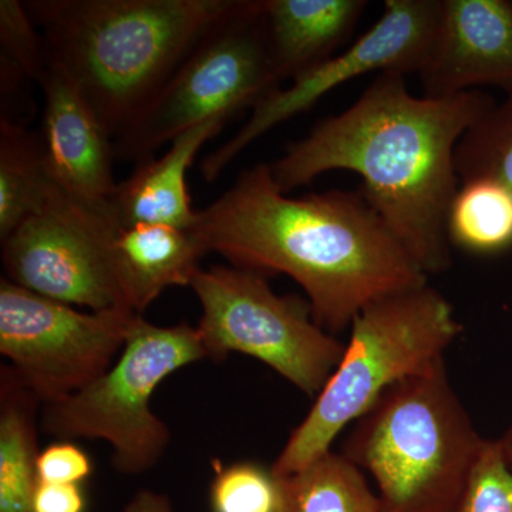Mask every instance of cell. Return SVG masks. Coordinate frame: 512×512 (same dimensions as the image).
Returning <instances> with one entry per match:
<instances>
[{"label":"cell","instance_id":"6","mask_svg":"<svg viewBox=\"0 0 512 512\" xmlns=\"http://www.w3.org/2000/svg\"><path fill=\"white\" fill-rule=\"evenodd\" d=\"M204 359L207 352L197 328L153 325L138 315L119 359L79 392L46 404L42 429L64 441H106L119 473H147L171 440L167 424L151 410V396L168 376Z\"/></svg>","mask_w":512,"mask_h":512},{"label":"cell","instance_id":"27","mask_svg":"<svg viewBox=\"0 0 512 512\" xmlns=\"http://www.w3.org/2000/svg\"><path fill=\"white\" fill-rule=\"evenodd\" d=\"M123 512H177L167 495L151 490L138 491Z\"/></svg>","mask_w":512,"mask_h":512},{"label":"cell","instance_id":"23","mask_svg":"<svg viewBox=\"0 0 512 512\" xmlns=\"http://www.w3.org/2000/svg\"><path fill=\"white\" fill-rule=\"evenodd\" d=\"M453 512H512V470L500 440H485Z\"/></svg>","mask_w":512,"mask_h":512},{"label":"cell","instance_id":"3","mask_svg":"<svg viewBox=\"0 0 512 512\" xmlns=\"http://www.w3.org/2000/svg\"><path fill=\"white\" fill-rule=\"evenodd\" d=\"M239 0H32L62 64L116 138Z\"/></svg>","mask_w":512,"mask_h":512},{"label":"cell","instance_id":"18","mask_svg":"<svg viewBox=\"0 0 512 512\" xmlns=\"http://www.w3.org/2000/svg\"><path fill=\"white\" fill-rule=\"evenodd\" d=\"M276 512H384L362 470L342 453H328L308 466L276 477Z\"/></svg>","mask_w":512,"mask_h":512},{"label":"cell","instance_id":"14","mask_svg":"<svg viewBox=\"0 0 512 512\" xmlns=\"http://www.w3.org/2000/svg\"><path fill=\"white\" fill-rule=\"evenodd\" d=\"M229 117L215 116L188 128L170 143L163 156L137 163L133 174L117 184L111 212L121 228L140 224L167 225L191 231L198 211L191 207L188 168L202 146L220 133Z\"/></svg>","mask_w":512,"mask_h":512},{"label":"cell","instance_id":"16","mask_svg":"<svg viewBox=\"0 0 512 512\" xmlns=\"http://www.w3.org/2000/svg\"><path fill=\"white\" fill-rule=\"evenodd\" d=\"M207 249L191 231L167 225L119 228L111 241V262L128 309L143 315L171 286H190Z\"/></svg>","mask_w":512,"mask_h":512},{"label":"cell","instance_id":"19","mask_svg":"<svg viewBox=\"0 0 512 512\" xmlns=\"http://www.w3.org/2000/svg\"><path fill=\"white\" fill-rule=\"evenodd\" d=\"M52 185L40 134L0 117V241L43 207Z\"/></svg>","mask_w":512,"mask_h":512},{"label":"cell","instance_id":"11","mask_svg":"<svg viewBox=\"0 0 512 512\" xmlns=\"http://www.w3.org/2000/svg\"><path fill=\"white\" fill-rule=\"evenodd\" d=\"M440 12L441 0H386L379 20L348 50L259 101L238 133L202 161V178L207 183L217 180L255 140L350 80L372 73L419 74L433 46Z\"/></svg>","mask_w":512,"mask_h":512},{"label":"cell","instance_id":"2","mask_svg":"<svg viewBox=\"0 0 512 512\" xmlns=\"http://www.w3.org/2000/svg\"><path fill=\"white\" fill-rule=\"evenodd\" d=\"M191 232L232 266L291 276L308 295L313 320L333 336L370 303L429 278L360 188L288 197L264 163L198 211Z\"/></svg>","mask_w":512,"mask_h":512},{"label":"cell","instance_id":"5","mask_svg":"<svg viewBox=\"0 0 512 512\" xmlns=\"http://www.w3.org/2000/svg\"><path fill=\"white\" fill-rule=\"evenodd\" d=\"M350 328L338 367L276 458L274 476H288L328 453L340 431L393 384L444 360L463 329L453 305L429 282L370 303Z\"/></svg>","mask_w":512,"mask_h":512},{"label":"cell","instance_id":"24","mask_svg":"<svg viewBox=\"0 0 512 512\" xmlns=\"http://www.w3.org/2000/svg\"><path fill=\"white\" fill-rule=\"evenodd\" d=\"M0 56L19 67L33 82H42L50 59L45 40L37 33L25 3L0 2Z\"/></svg>","mask_w":512,"mask_h":512},{"label":"cell","instance_id":"7","mask_svg":"<svg viewBox=\"0 0 512 512\" xmlns=\"http://www.w3.org/2000/svg\"><path fill=\"white\" fill-rule=\"evenodd\" d=\"M262 0H239L185 57L160 92L114 138L116 157L147 160L163 144L215 116L231 117L278 89Z\"/></svg>","mask_w":512,"mask_h":512},{"label":"cell","instance_id":"22","mask_svg":"<svg viewBox=\"0 0 512 512\" xmlns=\"http://www.w3.org/2000/svg\"><path fill=\"white\" fill-rule=\"evenodd\" d=\"M211 507L212 512H276V478L248 461L221 468L212 481Z\"/></svg>","mask_w":512,"mask_h":512},{"label":"cell","instance_id":"4","mask_svg":"<svg viewBox=\"0 0 512 512\" xmlns=\"http://www.w3.org/2000/svg\"><path fill=\"white\" fill-rule=\"evenodd\" d=\"M484 441L441 360L387 389L342 454L375 478L384 512H453Z\"/></svg>","mask_w":512,"mask_h":512},{"label":"cell","instance_id":"20","mask_svg":"<svg viewBox=\"0 0 512 512\" xmlns=\"http://www.w3.org/2000/svg\"><path fill=\"white\" fill-rule=\"evenodd\" d=\"M451 245L478 255H494L512 247V192L490 180L461 183L450 212Z\"/></svg>","mask_w":512,"mask_h":512},{"label":"cell","instance_id":"12","mask_svg":"<svg viewBox=\"0 0 512 512\" xmlns=\"http://www.w3.org/2000/svg\"><path fill=\"white\" fill-rule=\"evenodd\" d=\"M40 86L45 111L39 134L50 181L74 201L113 217L116 150L109 128L56 60L50 59Z\"/></svg>","mask_w":512,"mask_h":512},{"label":"cell","instance_id":"28","mask_svg":"<svg viewBox=\"0 0 512 512\" xmlns=\"http://www.w3.org/2000/svg\"><path fill=\"white\" fill-rule=\"evenodd\" d=\"M500 441L501 446H503L504 456L507 458L508 466H510L512 470V427L504 434V437H501Z\"/></svg>","mask_w":512,"mask_h":512},{"label":"cell","instance_id":"21","mask_svg":"<svg viewBox=\"0 0 512 512\" xmlns=\"http://www.w3.org/2000/svg\"><path fill=\"white\" fill-rule=\"evenodd\" d=\"M456 170L460 183L490 180L512 192V92L468 128L456 148Z\"/></svg>","mask_w":512,"mask_h":512},{"label":"cell","instance_id":"15","mask_svg":"<svg viewBox=\"0 0 512 512\" xmlns=\"http://www.w3.org/2000/svg\"><path fill=\"white\" fill-rule=\"evenodd\" d=\"M365 0H262L266 42L279 83L325 63L352 35Z\"/></svg>","mask_w":512,"mask_h":512},{"label":"cell","instance_id":"17","mask_svg":"<svg viewBox=\"0 0 512 512\" xmlns=\"http://www.w3.org/2000/svg\"><path fill=\"white\" fill-rule=\"evenodd\" d=\"M39 400L12 370H3L0 396V512H33L39 477L35 409Z\"/></svg>","mask_w":512,"mask_h":512},{"label":"cell","instance_id":"13","mask_svg":"<svg viewBox=\"0 0 512 512\" xmlns=\"http://www.w3.org/2000/svg\"><path fill=\"white\" fill-rule=\"evenodd\" d=\"M423 96L491 86L512 92V2L441 0L439 26L419 73Z\"/></svg>","mask_w":512,"mask_h":512},{"label":"cell","instance_id":"8","mask_svg":"<svg viewBox=\"0 0 512 512\" xmlns=\"http://www.w3.org/2000/svg\"><path fill=\"white\" fill-rule=\"evenodd\" d=\"M190 288L201 305L197 330L208 359L255 357L308 396H318L345 345L320 328L311 306L279 296L264 275L237 266L198 269Z\"/></svg>","mask_w":512,"mask_h":512},{"label":"cell","instance_id":"1","mask_svg":"<svg viewBox=\"0 0 512 512\" xmlns=\"http://www.w3.org/2000/svg\"><path fill=\"white\" fill-rule=\"evenodd\" d=\"M495 104L480 90L414 96L400 73L377 74L359 99L320 121L271 165L282 192L333 170L362 178L360 191L427 276L451 268L448 212L460 188L456 148Z\"/></svg>","mask_w":512,"mask_h":512},{"label":"cell","instance_id":"10","mask_svg":"<svg viewBox=\"0 0 512 512\" xmlns=\"http://www.w3.org/2000/svg\"><path fill=\"white\" fill-rule=\"evenodd\" d=\"M119 228L113 217L90 210L53 184L43 207L2 239L6 275L13 284L66 305L92 312L128 309L111 262Z\"/></svg>","mask_w":512,"mask_h":512},{"label":"cell","instance_id":"26","mask_svg":"<svg viewBox=\"0 0 512 512\" xmlns=\"http://www.w3.org/2000/svg\"><path fill=\"white\" fill-rule=\"evenodd\" d=\"M86 500L79 484L39 483L33 512H84Z\"/></svg>","mask_w":512,"mask_h":512},{"label":"cell","instance_id":"25","mask_svg":"<svg viewBox=\"0 0 512 512\" xmlns=\"http://www.w3.org/2000/svg\"><path fill=\"white\" fill-rule=\"evenodd\" d=\"M92 474V461L76 444L60 441L40 451L39 483L79 484Z\"/></svg>","mask_w":512,"mask_h":512},{"label":"cell","instance_id":"9","mask_svg":"<svg viewBox=\"0 0 512 512\" xmlns=\"http://www.w3.org/2000/svg\"><path fill=\"white\" fill-rule=\"evenodd\" d=\"M136 316L126 308L76 311L2 278L0 353L22 386L46 406L106 373Z\"/></svg>","mask_w":512,"mask_h":512}]
</instances>
